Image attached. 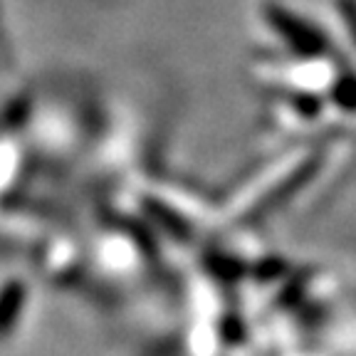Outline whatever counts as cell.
Returning <instances> with one entry per match:
<instances>
[{"label":"cell","mask_w":356,"mask_h":356,"mask_svg":"<svg viewBox=\"0 0 356 356\" xmlns=\"http://www.w3.org/2000/svg\"><path fill=\"white\" fill-rule=\"evenodd\" d=\"M270 22H273V28L280 30V33L287 38V42L292 47H297L300 52L305 55H314V52H322L324 50V40L319 38V33L305 25L302 20L292 17L289 13H284L282 8H270Z\"/></svg>","instance_id":"6da1fadb"}]
</instances>
